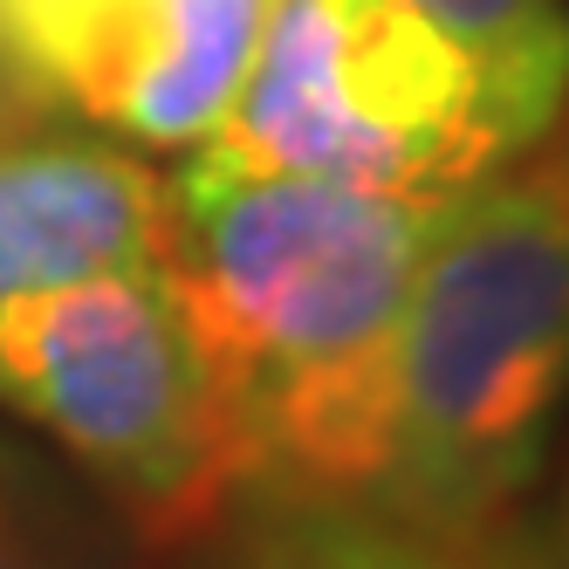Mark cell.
Returning a JSON list of instances; mask_svg holds the SVG:
<instances>
[{
  "label": "cell",
  "mask_w": 569,
  "mask_h": 569,
  "mask_svg": "<svg viewBox=\"0 0 569 569\" xmlns=\"http://www.w3.org/2000/svg\"><path fill=\"white\" fill-rule=\"evenodd\" d=\"M439 199L233 166L166 179V268L199 322L248 501H371L391 357Z\"/></svg>",
  "instance_id": "obj_1"
},
{
  "label": "cell",
  "mask_w": 569,
  "mask_h": 569,
  "mask_svg": "<svg viewBox=\"0 0 569 569\" xmlns=\"http://www.w3.org/2000/svg\"><path fill=\"white\" fill-rule=\"evenodd\" d=\"M569 412V110L439 199L391 357L371 501L405 536L487 569Z\"/></svg>",
  "instance_id": "obj_2"
},
{
  "label": "cell",
  "mask_w": 569,
  "mask_h": 569,
  "mask_svg": "<svg viewBox=\"0 0 569 569\" xmlns=\"http://www.w3.org/2000/svg\"><path fill=\"white\" fill-rule=\"evenodd\" d=\"M0 398L42 419L151 542H192L248 501L199 322L166 261L0 316Z\"/></svg>",
  "instance_id": "obj_3"
},
{
  "label": "cell",
  "mask_w": 569,
  "mask_h": 569,
  "mask_svg": "<svg viewBox=\"0 0 569 569\" xmlns=\"http://www.w3.org/2000/svg\"><path fill=\"white\" fill-rule=\"evenodd\" d=\"M254 172L453 199L521 151L473 62L391 0H274L207 138Z\"/></svg>",
  "instance_id": "obj_4"
},
{
  "label": "cell",
  "mask_w": 569,
  "mask_h": 569,
  "mask_svg": "<svg viewBox=\"0 0 569 569\" xmlns=\"http://www.w3.org/2000/svg\"><path fill=\"white\" fill-rule=\"evenodd\" d=\"M274 0H0V76L97 131L192 151L254 62Z\"/></svg>",
  "instance_id": "obj_5"
},
{
  "label": "cell",
  "mask_w": 569,
  "mask_h": 569,
  "mask_svg": "<svg viewBox=\"0 0 569 569\" xmlns=\"http://www.w3.org/2000/svg\"><path fill=\"white\" fill-rule=\"evenodd\" d=\"M166 261V179L97 138L0 144V316Z\"/></svg>",
  "instance_id": "obj_6"
},
{
  "label": "cell",
  "mask_w": 569,
  "mask_h": 569,
  "mask_svg": "<svg viewBox=\"0 0 569 569\" xmlns=\"http://www.w3.org/2000/svg\"><path fill=\"white\" fill-rule=\"evenodd\" d=\"M453 42L528 151L569 110V0H391Z\"/></svg>",
  "instance_id": "obj_7"
},
{
  "label": "cell",
  "mask_w": 569,
  "mask_h": 569,
  "mask_svg": "<svg viewBox=\"0 0 569 569\" xmlns=\"http://www.w3.org/2000/svg\"><path fill=\"white\" fill-rule=\"evenodd\" d=\"M233 569H473L363 501H254Z\"/></svg>",
  "instance_id": "obj_8"
},
{
  "label": "cell",
  "mask_w": 569,
  "mask_h": 569,
  "mask_svg": "<svg viewBox=\"0 0 569 569\" xmlns=\"http://www.w3.org/2000/svg\"><path fill=\"white\" fill-rule=\"evenodd\" d=\"M487 569H569V467L556 480L549 508L536 521H521L515 536H508V549L487 562Z\"/></svg>",
  "instance_id": "obj_9"
},
{
  "label": "cell",
  "mask_w": 569,
  "mask_h": 569,
  "mask_svg": "<svg viewBox=\"0 0 569 569\" xmlns=\"http://www.w3.org/2000/svg\"><path fill=\"white\" fill-rule=\"evenodd\" d=\"M0 569H42L28 556V542L14 536V521H8V508H0Z\"/></svg>",
  "instance_id": "obj_10"
}]
</instances>
